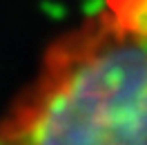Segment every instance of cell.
<instances>
[{"instance_id":"1","label":"cell","mask_w":147,"mask_h":145,"mask_svg":"<svg viewBox=\"0 0 147 145\" xmlns=\"http://www.w3.org/2000/svg\"><path fill=\"white\" fill-rule=\"evenodd\" d=\"M0 145H147V14L111 2L58 40L0 116Z\"/></svg>"}]
</instances>
